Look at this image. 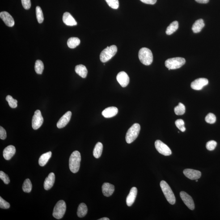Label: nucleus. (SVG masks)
<instances>
[{"label":"nucleus","mask_w":220,"mask_h":220,"mask_svg":"<svg viewBox=\"0 0 220 220\" xmlns=\"http://www.w3.org/2000/svg\"><path fill=\"white\" fill-rule=\"evenodd\" d=\"M175 124L178 129L180 130L181 131H185L186 128L185 127V123L183 120L178 119L175 121Z\"/></svg>","instance_id":"72a5a7b5"},{"label":"nucleus","mask_w":220,"mask_h":220,"mask_svg":"<svg viewBox=\"0 0 220 220\" xmlns=\"http://www.w3.org/2000/svg\"><path fill=\"white\" fill-rule=\"evenodd\" d=\"M186 60L181 57H173L168 59L165 61V66L168 70L179 69L185 64Z\"/></svg>","instance_id":"423d86ee"},{"label":"nucleus","mask_w":220,"mask_h":220,"mask_svg":"<svg viewBox=\"0 0 220 220\" xmlns=\"http://www.w3.org/2000/svg\"><path fill=\"white\" fill-rule=\"evenodd\" d=\"M155 147L158 152L164 156H170L172 154V151L169 147L159 140L155 141Z\"/></svg>","instance_id":"6e6552de"},{"label":"nucleus","mask_w":220,"mask_h":220,"mask_svg":"<svg viewBox=\"0 0 220 220\" xmlns=\"http://www.w3.org/2000/svg\"><path fill=\"white\" fill-rule=\"evenodd\" d=\"M0 178L6 184H9L10 182V179L8 176L3 171H0Z\"/></svg>","instance_id":"4c0bfd02"},{"label":"nucleus","mask_w":220,"mask_h":220,"mask_svg":"<svg viewBox=\"0 0 220 220\" xmlns=\"http://www.w3.org/2000/svg\"><path fill=\"white\" fill-rule=\"evenodd\" d=\"M108 6L113 9H117L119 7L118 0H105Z\"/></svg>","instance_id":"c9c22d12"},{"label":"nucleus","mask_w":220,"mask_h":220,"mask_svg":"<svg viewBox=\"0 0 220 220\" xmlns=\"http://www.w3.org/2000/svg\"><path fill=\"white\" fill-rule=\"evenodd\" d=\"M66 210V204L63 200L58 201L53 209V216L57 219L62 218Z\"/></svg>","instance_id":"0eeeda50"},{"label":"nucleus","mask_w":220,"mask_h":220,"mask_svg":"<svg viewBox=\"0 0 220 220\" xmlns=\"http://www.w3.org/2000/svg\"><path fill=\"white\" fill-rule=\"evenodd\" d=\"M114 191V186L111 183H104L102 186V191L103 195L107 197L112 195Z\"/></svg>","instance_id":"dca6fc26"},{"label":"nucleus","mask_w":220,"mask_h":220,"mask_svg":"<svg viewBox=\"0 0 220 220\" xmlns=\"http://www.w3.org/2000/svg\"><path fill=\"white\" fill-rule=\"evenodd\" d=\"M118 112V110L116 107H111L106 108L102 112V115L104 117L111 118L116 116Z\"/></svg>","instance_id":"aec40b11"},{"label":"nucleus","mask_w":220,"mask_h":220,"mask_svg":"<svg viewBox=\"0 0 220 220\" xmlns=\"http://www.w3.org/2000/svg\"><path fill=\"white\" fill-rule=\"evenodd\" d=\"M80 43V40L77 37H71L68 39L67 45L71 49H74L79 45Z\"/></svg>","instance_id":"cd10ccee"},{"label":"nucleus","mask_w":220,"mask_h":220,"mask_svg":"<svg viewBox=\"0 0 220 220\" xmlns=\"http://www.w3.org/2000/svg\"><path fill=\"white\" fill-rule=\"evenodd\" d=\"M22 5L25 10H29L31 7V2L30 0H21Z\"/></svg>","instance_id":"ea45409f"},{"label":"nucleus","mask_w":220,"mask_h":220,"mask_svg":"<svg viewBox=\"0 0 220 220\" xmlns=\"http://www.w3.org/2000/svg\"><path fill=\"white\" fill-rule=\"evenodd\" d=\"M217 143L216 141L211 140L207 143L206 145V149L209 151L214 150L217 146Z\"/></svg>","instance_id":"e433bc0d"},{"label":"nucleus","mask_w":220,"mask_h":220,"mask_svg":"<svg viewBox=\"0 0 220 220\" xmlns=\"http://www.w3.org/2000/svg\"><path fill=\"white\" fill-rule=\"evenodd\" d=\"M137 190L136 187H133L126 198V202L128 206H131L134 203L137 196Z\"/></svg>","instance_id":"f3484780"},{"label":"nucleus","mask_w":220,"mask_h":220,"mask_svg":"<svg viewBox=\"0 0 220 220\" xmlns=\"http://www.w3.org/2000/svg\"><path fill=\"white\" fill-rule=\"evenodd\" d=\"M0 17L4 22L6 25L12 27L15 24L14 18L7 11H2L0 13Z\"/></svg>","instance_id":"4468645a"},{"label":"nucleus","mask_w":220,"mask_h":220,"mask_svg":"<svg viewBox=\"0 0 220 220\" xmlns=\"http://www.w3.org/2000/svg\"><path fill=\"white\" fill-rule=\"evenodd\" d=\"M183 174L186 177L191 180H196L201 177V172L191 169H186L183 171Z\"/></svg>","instance_id":"f8f14e48"},{"label":"nucleus","mask_w":220,"mask_h":220,"mask_svg":"<svg viewBox=\"0 0 220 220\" xmlns=\"http://www.w3.org/2000/svg\"><path fill=\"white\" fill-rule=\"evenodd\" d=\"M52 153L51 151L44 153L40 157L39 160V165L41 166H45L52 156Z\"/></svg>","instance_id":"b1692460"},{"label":"nucleus","mask_w":220,"mask_h":220,"mask_svg":"<svg viewBox=\"0 0 220 220\" xmlns=\"http://www.w3.org/2000/svg\"><path fill=\"white\" fill-rule=\"evenodd\" d=\"M81 160L80 153L79 151H75L71 155L69 160V167L70 171L73 173L79 171Z\"/></svg>","instance_id":"f257e3e1"},{"label":"nucleus","mask_w":220,"mask_h":220,"mask_svg":"<svg viewBox=\"0 0 220 220\" xmlns=\"http://www.w3.org/2000/svg\"><path fill=\"white\" fill-rule=\"evenodd\" d=\"M16 153V148L12 145H10L5 148L3 151L4 158L9 160L12 158Z\"/></svg>","instance_id":"a211bd4d"},{"label":"nucleus","mask_w":220,"mask_h":220,"mask_svg":"<svg viewBox=\"0 0 220 220\" xmlns=\"http://www.w3.org/2000/svg\"><path fill=\"white\" fill-rule=\"evenodd\" d=\"M139 58L144 65H150L153 61L152 52L150 49L147 48H141L139 52Z\"/></svg>","instance_id":"f03ea898"},{"label":"nucleus","mask_w":220,"mask_h":220,"mask_svg":"<svg viewBox=\"0 0 220 220\" xmlns=\"http://www.w3.org/2000/svg\"><path fill=\"white\" fill-rule=\"evenodd\" d=\"M160 185L167 201L171 205H174L176 202V199L171 187L164 181H161Z\"/></svg>","instance_id":"7ed1b4c3"},{"label":"nucleus","mask_w":220,"mask_h":220,"mask_svg":"<svg viewBox=\"0 0 220 220\" xmlns=\"http://www.w3.org/2000/svg\"><path fill=\"white\" fill-rule=\"evenodd\" d=\"M179 28V23L177 21H174L167 27L166 30V34L170 35L175 32Z\"/></svg>","instance_id":"bb28decb"},{"label":"nucleus","mask_w":220,"mask_h":220,"mask_svg":"<svg viewBox=\"0 0 220 220\" xmlns=\"http://www.w3.org/2000/svg\"><path fill=\"white\" fill-rule=\"evenodd\" d=\"M103 145L101 142H98L95 145L93 151V155L95 158L98 159L102 155L103 150Z\"/></svg>","instance_id":"393cba45"},{"label":"nucleus","mask_w":220,"mask_h":220,"mask_svg":"<svg viewBox=\"0 0 220 220\" xmlns=\"http://www.w3.org/2000/svg\"><path fill=\"white\" fill-rule=\"evenodd\" d=\"M116 78L117 82L123 87H126L129 83V77L125 72L121 71L118 73Z\"/></svg>","instance_id":"ddd939ff"},{"label":"nucleus","mask_w":220,"mask_h":220,"mask_svg":"<svg viewBox=\"0 0 220 220\" xmlns=\"http://www.w3.org/2000/svg\"><path fill=\"white\" fill-rule=\"evenodd\" d=\"M209 81L206 78H198L191 83V87L194 90L199 91L203 89L204 86L207 85Z\"/></svg>","instance_id":"9d476101"},{"label":"nucleus","mask_w":220,"mask_h":220,"mask_svg":"<svg viewBox=\"0 0 220 220\" xmlns=\"http://www.w3.org/2000/svg\"><path fill=\"white\" fill-rule=\"evenodd\" d=\"M196 182H197L198 181V179H196Z\"/></svg>","instance_id":"a18cd8bd"},{"label":"nucleus","mask_w":220,"mask_h":220,"mask_svg":"<svg viewBox=\"0 0 220 220\" xmlns=\"http://www.w3.org/2000/svg\"><path fill=\"white\" fill-rule=\"evenodd\" d=\"M88 209L87 206L84 203L80 204L77 210V215L80 218L85 217L87 214Z\"/></svg>","instance_id":"a878e982"},{"label":"nucleus","mask_w":220,"mask_h":220,"mask_svg":"<svg viewBox=\"0 0 220 220\" xmlns=\"http://www.w3.org/2000/svg\"><path fill=\"white\" fill-rule=\"evenodd\" d=\"M117 50V47L116 45L107 47L100 53L99 57L101 61L105 63L109 61L116 54Z\"/></svg>","instance_id":"39448f33"},{"label":"nucleus","mask_w":220,"mask_h":220,"mask_svg":"<svg viewBox=\"0 0 220 220\" xmlns=\"http://www.w3.org/2000/svg\"><path fill=\"white\" fill-rule=\"evenodd\" d=\"M44 69V64L43 62L40 60H37L35 65V70L36 73L39 74H42Z\"/></svg>","instance_id":"7c9ffc66"},{"label":"nucleus","mask_w":220,"mask_h":220,"mask_svg":"<svg viewBox=\"0 0 220 220\" xmlns=\"http://www.w3.org/2000/svg\"><path fill=\"white\" fill-rule=\"evenodd\" d=\"M72 115L71 112L70 111H68L65 114H64L59 120L57 123V127L62 128L65 127L68 124L71 120Z\"/></svg>","instance_id":"2eb2a0df"},{"label":"nucleus","mask_w":220,"mask_h":220,"mask_svg":"<svg viewBox=\"0 0 220 220\" xmlns=\"http://www.w3.org/2000/svg\"><path fill=\"white\" fill-rule=\"evenodd\" d=\"M6 100L8 103L9 106L11 108H16L17 107V100L16 99H14L10 95H8L7 96Z\"/></svg>","instance_id":"473e14b6"},{"label":"nucleus","mask_w":220,"mask_h":220,"mask_svg":"<svg viewBox=\"0 0 220 220\" xmlns=\"http://www.w3.org/2000/svg\"><path fill=\"white\" fill-rule=\"evenodd\" d=\"M75 71L77 74L82 78H85L87 76V69L85 65H77L75 67Z\"/></svg>","instance_id":"5701e85b"},{"label":"nucleus","mask_w":220,"mask_h":220,"mask_svg":"<svg viewBox=\"0 0 220 220\" xmlns=\"http://www.w3.org/2000/svg\"><path fill=\"white\" fill-rule=\"evenodd\" d=\"M44 119L40 110H37L34 112L32 120V127L34 130L39 129L42 125Z\"/></svg>","instance_id":"1a4fd4ad"},{"label":"nucleus","mask_w":220,"mask_h":220,"mask_svg":"<svg viewBox=\"0 0 220 220\" xmlns=\"http://www.w3.org/2000/svg\"><path fill=\"white\" fill-rule=\"evenodd\" d=\"M180 197L185 205L191 210H193L195 208L193 199L186 192L182 191L180 193Z\"/></svg>","instance_id":"9b49d317"},{"label":"nucleus","mask_w":220,"mask_h":220,"mask_svg":"<svg viewBox=\"0 0 220 220\" xmlns=\"http://www.w3.org/2000/svg\"><path fill=\"white\" fill-rule=\"evenodd\" d=\"M37 19L39 23H42L44 21V16L42 10L39 6H37L36 9Z\"/></svg>","instance_id":"2f4dec72"},{"label":"nucleus","mask_w":220,"mask_h":220,"mask_svg":"<svg viewBox=\"0 0 220 220\" xmlns=\"http://www.w3.org/2000/svg\"><path fill=\"white\" fill-rule=\"evenodd\" d=\"M32 184L30 179H27L25 181L22 186L23 191L26 193H30L32 190Z\"/></svg>","instance_id":"c756f323"},{"label":"nucleus","mask_w":220,"mask_h":220,"mask_svg":"<svg viewBox=\"0 0 220 220\" xmlns=\"http://www.w3.org/2000/svg\"><path fill=\"white\" fill-rule=\"evenodd\" d=\"M62 20L66 25L73 26L76 25L77 22L70 13L66 12L63 15Z\"/></svg>","instance_id":"6ab92c4d"},{"label":"nucleus","mask_w":220,"mask_h":220,"mask_svg":"<svg viewBox=\"0 0 220 220\" xmlns=\"http://www.w3.org/2000/svg\"><path fill=\"white\" fill-rule=\"evenodd\" d=\"M10 204L0 197V208L2 209H7L10 208Z\"/></svg>","instance_id":"58836bf2"},{"label":"nucleus","mask_w":220,"mask_h":220,"mask_svg":"<svg viewBox=\"0 0 220 220\" xmlns=\"http://www.w3.org/2000/svg\"><path fill=\"white\" fill-rule=\"evenodd\" d=\"M55 180L54 173L51 172L46 178L44 183V188L45 190H49L53 187Z\"/></svg>","instance_id":"412c9836"},{"label":"nucleus","mask_w":220,"mask_h":220,"mask_svg":"<svg viewBox=\"0 0 220 220\" xmlns=\"http://www.w3.org/2000/svg\"><path fill=\"white\" fill-rule=\"evenodd\" d=\"M195 1L198 3L203 4L207 3L209 1V0H195Z\"/></svg>","instance_id":"37998d69"},{"label":"nucleus","mask_w":220,"mask_h":220,"mask_svg":"<svg viewBox=\"0 0 220 220\" xmlns=\"http://www.w3.org/2000/svg\"><path fill=\"white\" fill-rule=\"evenodd\" d=\"M205 120L207 123L209 124H214L216 121V116L213 113H208L205 118Z\"/></svg>","instance_id":"f704fd0d"},{"label":"nucleus","mask_w":220,"mask_h":220,"mask_svg":"<svg viewBox=\"0 0 220 220\" xmlns=\"http://www.w3.org/2000/svg\"><path fill=\"white\" fill-rule=\"evenodd\" d=\"M140 126L137 123H135L127 132L126 135V140L128 144H131L137 139L140 131Z\"/></svg>","instance_id":"20e7f679"},{"label":"nucleus","mask_w":220,"mask_h":220,"mask_svg":"<svg viewBox=\"0 0 220 220\" xmlns=\"http://www.w3.org/2000/svg\"><path fill=\"white\" fill-rule=\"evenodd\" d=\"M7 137L6 131L2 126L0 127V138L4 140L6 139Z\"/></svg>","instance_id":"a19ab883"},{"label":"nucleus","mask_w":220,"mask_h":220,"mask_svg":"<svg viewBox=\"0 0 220 220\" xmlns=\"http://www.w3.org/2000/svg\"><path fill=\"white\" fill-rule=\"evenodd\" d=\"M109 218H107V217H104V218H100V219H98V220H109Z\"/></svg>","instance_id":"c03bdc74"},{"label":"nucleus","mask_w":220,"mask_h":220,"mask_svg":"<svg viewBox=\"0 0 220 220\" xmlns=\"http://www.w3.org/2000/svg\"><path fill=\"white\" fill-rule=\"evenodd\" d=\"M205 23L202 19L196 20L192 25V29L194 33H198L205 26Z\"/></svg>","instance_id":"4be33fe9"},{"label":"nucleus","mask_w":220,"mask_h":220,"mask_svg":"<svg viewBox=\"0 0 220 220\" xmlns=\"http://www.w3.org/2000/svg\"><path fill=\"white\" fill-rule=\"evenodd\" d=\"M175 113L177 116H181L184 114L186 112L185 106L181 103H179V104L174 108Z\"/></svg>","instance_id":"c85d7f7f"},{"label":"nucleus","mask_w":220,"mask_h":220,"mask_svg":"<svg viewBox=\"0 0 220 220\" xmlns=\"http://www.w3.org/2000/svg\"><path fill=\"white\" fill-rule=\"evenodd\" d=\"M143 3L147 4L154 5L157 2V0H140Z\"/></svg>","instance_id":"79ce46f5"}]
</instances>
